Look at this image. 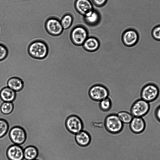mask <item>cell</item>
Masks as SVG:
<instances>
[{
    "instance_id": "cell-1",
    "label": "cell",
    "mask_w": 160,
    "mask_h": 160,
    "mask_svg": "<svg viewBox=\"0 0 160 160\" xmlns=\"http://www.w3.org/2000/svg\"><path fill=\"white\" fill-rule=\"evenodd\" d=\"M48 51L46 44L40 40L32 42L28 48V52L30 55L33 58L38 59L45 58L47 55Z\"/></svg>"
},
{
    "instance_id": "cell-2",
    "label": "cell",
    "mask_w": 160,
    "mask_h": 160,
    "mask_svg": "<svg viewBox=\"0 0 160 160\" xmlns=\"http://www.w3.org/2000/svg\"><path fill=\"white\" fill-rule=\"evenodd\" d=\"M150 108L149 103L141 98L132 103L129 111L133 117L143 118L148 113Z\"/></svg>"
},
{
    "instance_id": "cell-3",
    "label": "cell",
    "mask_w": 160,
    "mask_h": 160,
    "mask_svg": "<svg viewBox=\"0 0 160 160\" xmlns=\"http://www.w3.org/2000/svg\"><path fill=\"white\" fill-rule=\"evenodd\" d=\"M160 90L155 84L150 83L145 85L140 92L141 98L150 103L156 100L158 98Z\"/></svg>"
},
{
    "instance_id": "cell-4",
    "label": "cell",
    "mask_w": 160,
    "mask_h": 160,
    "mask_svg": "<svg viewBox=\"0 0 160 160\" xmlns=\"http://www.w3.org/2000/svg\"><path fill=\"white\" fill-rule=\"evenodd\" d=\"M88 37L87 30L82 25H78L73 26L71 31V39L75 45H82Z\"/></svg>"
},
{
    "instance_id": "cell-5",
    "label": "cell",
    "mask_w": 160,
    "mask_h": 160,
    "mask_svg": "<svg viewBox=\"0 0 160 160\" xmlns=\"http://www.w3.org/2000/svg\"><path fill=\"white\" fill-rule=\"evenodd\" d=\"M104 125L106 129L113 133L120 132L123 126V123L116 114H111L107 116L105 120Z\"/></svg>"
},
{
    "instance_id": "cell-6",
    "label": "cell",
    "mask_w": 160,
    "mask_h": 160,
    "mask_svg": "<svg viewBox=\"0 0 160 160\" xmlns=\"http://www.w3.org/2000/svg\"><path fill=\"white\" fill-rule=\"evenodd\" d=\"M139 39L138 32L132 28L125 29L122 35V40L124 44L128 48H132L135 45Z\"/></svg>"
},
{
    "instance_id": "cell-7",
    "label": "cell",
    "mask_w": 160,
    "mask_h": 160,
    "mask_svg": "<svg viewBox=\"0 0 160 160\" xmlns=\"http://www.w3.org/2000/svg\"><path fill=\"white\" fill-rule=\"evenodd\" d=\"M68 130L74 134H76L83 130V125L80 118L75 115L68 116L65 122Z\"/></svg>"
},
{
    "instance_id": "cell-8",
    "label": "cell",
    "mask_w": 160,
    "mask_h": 160,
    "mask_svg": "<svg viewBox=\"0 0 160 160\" xmlns=\"http://www.w3.org/2000/svg\"><path fill=\"white\" fill-rule=\"evenodd\" d=\"M45 28L49 33L55 36L60 35L63 30L60 20L54 17L50 18L47 20Z\"/></svg>"
},
{
    "instance_id": "cell-9",
    "label": "cell",
    "mask_w": 160,
    "mask_h": 160,
    "mask_svg": "<svg viewBox=\"0 0 160 160\" xmlns=\"http://www.w3.org/2000/svg\"><path fill=\"white\" fill-rule=\"evenodd\" d=\"M9 135L12 141L15 144L18 145L23 143L26 137L24 129L18 126L12 127L10 131Z\"/></svg>"
},
{
    "instance_id": "cell-10",
    "label": "cell",
    "mask_w": 160,
    "mask_h": 160,
    "mask_svg": "<svg viewBox=\"0 0 160 160\" xmlns=\"http://www.w3.org/2000/svg\"><path fill=\"white\" fill-rule=\"evenodd\" d=\"M91 98L94 100L100 101L108 97V92L103 86L96 85L92 87L89 91Z\"/></svg>"
},
{
    "instance_id": "cell-11",
    "label": "cell",
    "mask_w": 160,
    "mask_h": 160,
    "mask_svg": "<svg viewBox=\"0 0 160 160\" xmlns=\"http://www.w3.org/2000/svg\"><path fill=\"white\" fill-rule=\"evenodd\" d=\"M74 6L76 11L83 16L94 9L93 4L90 0H75Z\"/></svg>"
},
{
    "instance_id": "cell-12",
    "label": "cell",
    "mask_w": 160,
    "mask_h": 160,
    "mask_svg": "<svg viewBox=\"0 0 160 160\" xmlns=\"http://www.w3.org/2000/svg\"><path fill=\"white\" fill-rule=\"evenodd\" d=\"M129 128L132 133L140 134L144 132L146 129V122L143 118L133 117L129 124Z\"/></svg>"
},
{
    "instance_id": "cell-13",
    "label": "cell",
    "mask_w": 160,
    "mask_h": 160,
    "mask_svg": "<svg viewBox=\"0 0 160 160\" xmlns=\"http://www.w3.org/2000/svg\"><path fill=\"white\" fill-rule=\"evenodd\" d=\"M7 153L9 160H23L24 158L23 149L18 145L15 144L10 146Z\"/></svg>"
},
{
    "instance_id": "cell-14",
    "label": "cell",
    "mask_w": 160,
    "mask_h": 160,
    "mask_svg": "<svg viewBox=\"0 0 160 160\" xmlns=\"http://www.w3.org/2000/svg\"><path fill=\"white\" fill-rule=\"evenodd\" d=\"M84 23L87 25L93 26L100 22V15L99 12L94 9L83 17Z\"/></svg>"
},
{
    "instance_id": "cell-15",
    "label": "cell",
    "mask_w": 160,
    "mask_h": 160,
    "mask_svg": "<svg viewBox=\"0 0 160 160\" xmlns=\"http://www.w3.org/2000/svg\"><path fill=\"white\" fill-rule=\"evenodd\" d=\"M75 139L78 145L84 147L88 145L90 143L91 137L88 132L82 130L75 134Z\"/></svg>"
},
{
    "instance_id": "cell-16",
    "label": "cell",
    "mask_w": 160,
    "mask_h": 160,
    "mask_svg": "<svg viewBox=\"0 0 160 160\" xmlns=\"http://www.w3.org/2000/svg\"><path fill=\"white\" fill-rule=\"evenodd\" d=\"M16 92L8 87L4 88L0 92V97L3 102H12L15 98Z\"/></svg>"
},
{
    "instance_id": "cell-17",
    "label": "cell",
    "mask_w": 160,
    "mask_h": 160,
    "mask_svg": "<svg viewBox=\"0 0 160 160\" xmlns=\"http://www.w3.org/2000/svg\"><path fill=\"white\" fill-rule=\"evenodd\" d=\"M86 50L93 52L99 48V43L98 40L95 38L88 37L82 45Z\"/></svg>"
},
{
    "instance_id": "cell-18",
    "label": "cell",
    "mask_w": 160,
    "mask_h": 160,
    "mask_svg": "<svg viewBox=\"0 0 160 160\" xmlns=\"http://www.w3.org/2000/svg\"><path fill=\"white\" fill-rule=\"evenodd\" d=\"M7 86L15 92L20 91L23 86L22 81L20 78L13 77L10 78L7 82Z\"/></svg>"
},
{
    "instance_id": "cell-19",
    "label": "cell",
    "mask_w": 160,
    "mask_h": 160,
    "mask_svg": "<svg viewBox=\"0 0 160 160\" xmlns=\"http://www.w3.org/2000/svg\"><path fill=\"white\" fill-rule=\"evenodd\" d=\"M24 158L26 160L36 159L38 154L37 148L33 146H28L23 150Z\"/></svg>"
},
{
    "instance_id": "cell-20",
    "label": "cell",
    "mask_w": 160,
    "mask_h": 160,
    "mask_svg": "<svg viewBox=\"0 0 160 160\" xmlns=\"http://www.w3.org/2000/svg\"><path fill=\"white\" fill-rule=\"evenodd\" d=\"M73 20V17L72 14L69 13L64 14L60 20L63 29L70 28L72 25Z\"/></svg>"
},
{
    "instance_id": "cell-21",
    "label": "cell",
    "mask_w": 160,
    "mask_h": 160,
    "mask_svg": "<svg viewBox=\"0 0 160 160\" xmlns=\"http://www.w3.org/2000/svg\"><path fill=\"white\" fill-rule=\"evenodd\" d=\"M117 115L122 122L125 124H129L133 118L130 112L128 111L120 112Z\"/></svg>"
},
{
    "instance_id": "cell-22",
    "label": "cell",
    "mask_w": 160,
    "mask_h": 160,
    "mask_svg": "<svg viewBox=\"0 0 160 160\" xmlns=\"http://www.w3.org/2000/svg\"><path fill=\"white\" fill-rule=\"evenodd\" d=\"M13 108V105L12 102H3L0 106L1 112L3 114L10 113Z\"/></svg>"
},
{
    "instance_id": "cell-23",
    "label": "cell",
    "mask_w": 160,
    "mask_h": 160,
    "mask_svg": "<svg viewBox=\"0 0 160 160\" xmlns=\"http://www.w3.org/2000/svg\"><path fill=\"white\" fill-rule=\"evenodd\" d=\"M9 128L8 124L5 120L0 118V138L2 137L7 133Z\"/></svg>"
},
{
    "instance_id": "cell-24",
    "label": "cell",
    "mask_w": 160,
    "mask_h": 160,
    "mask_svg": "<svg viewBox=\"0 0 160 160\" xmlns=\"http://www.w3.org/2000/svg\"><path fill=\"white\" fill-rule=\"evenodd\" d=\"M111 102L108 97L99 102L100 107L103 111H107L109 110L111 108Z\"/></svg>"
},
{
    "instance_id": "cell-25",
    "label": "cell",
    "mask_w": 160,
    "mask_h": 160,
    "mask_svg": "<svg viewBox=\"0 0 160 160\" xmlns=\"http://www.w3.org/2000/svg\"><path fill=\"white\" fill-rule=\"evenodd\" d=\"M151 35L154 39L160 41V24L153 28L151 31Z\"/></svg>"
},
{
    "instance_id": "cell-26",
    "label": "cell",
    "mask_w": 160,
    "mask_h": 160,
    "mask_svg": "<svg viewBox=\"0 0 160 160\" xmlns=\"http://www.w3.org/2000/svg\"><path fill=\"white\" fill-rule=\"evenodd\" d=\"M8 54V50L7 48L0 43V61L5 58Z\"/></svg>"
},
{
    "instance_id": "cell-27",
    "label": "cell",
    "mask_w": 160,
    "mask_h": 160,
    "mask_svg": "<svg viewBox=\"0 0 160 160\" xmlns=\"http://www.w3.org/2000/svg\"><path fill=\"white\" fill-rule=\"evenodd\" d=\"M108 0H91L92 4L97 7L104 6L107 2Z\"/></svg>"
},
{
    "instance_id": "cell-28",
    "label": "cell",
    "mask_w": 160,
    "mask_h": 160,
    "mask_svg": "<svg viewBox=\"0 0 160 160\" xmlns=\"http://www.w3.org/2000/svg\"><path fill=\"white\" fill-rule=\"evenodd\" d=\"M154 116L156 120L160 123V104L156 108L154 112Z\"/></svg>"
},
{
    "instance_id": "cell-29",
    "label": "cell",
    "mask_w": 160,
    "mask_h": 160,
    "mask_svg": "<svg viewBox=\"0 0 160 160\" xmlns=\"http://www.w3.org/2000/svg\"><path fill=\"white\" fill-rule=\"evenodd\" d=\"M34 160H38V159H34Z\"/></svg>"
},
{
    "instance_id": "cell-30",
    "label": "cell",
    "mask_w": 160,
    "mask_h": 160,
    "mask_svg": "<svg viewBox=\"0 0 160 160\" xmlns=\"http://www.w3.org/2000/svg\"></svg>"
}]
</instances>
